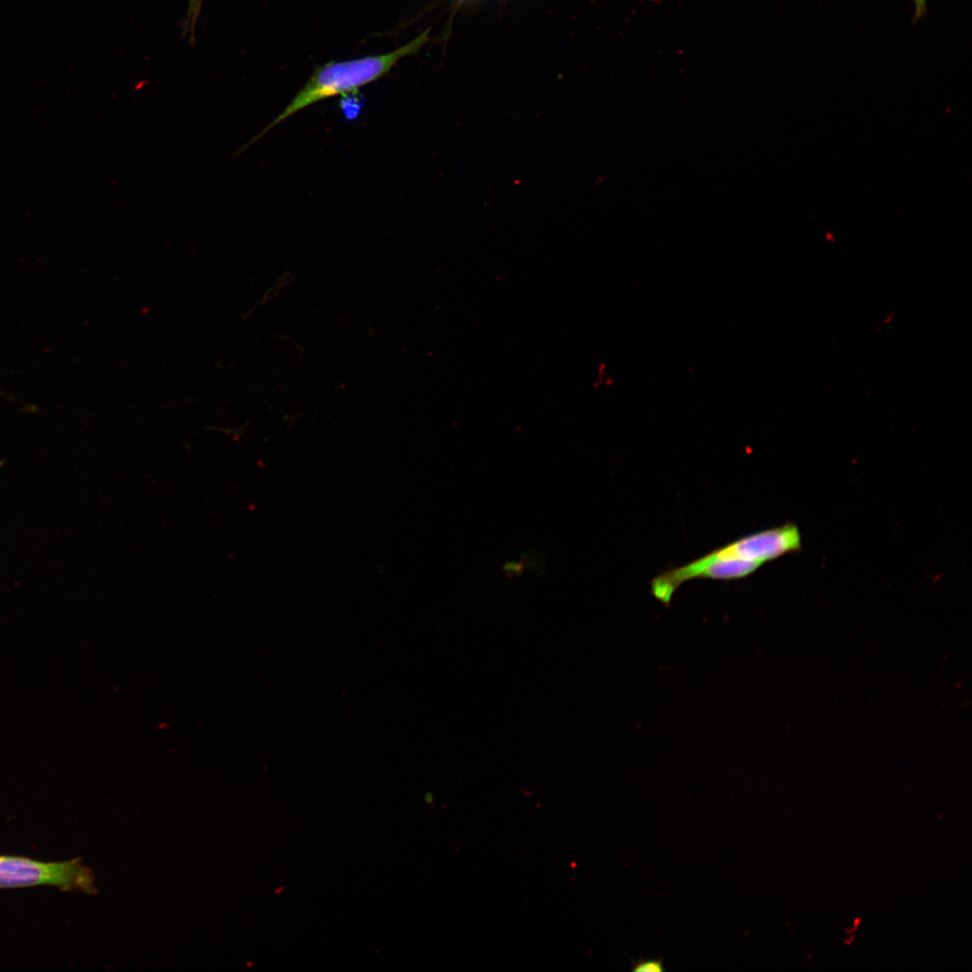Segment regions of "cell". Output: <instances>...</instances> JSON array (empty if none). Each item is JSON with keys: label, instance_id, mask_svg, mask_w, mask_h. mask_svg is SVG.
<instances>
[{"label": "cell", "instance_id": "obj_1", "mask_svg": "<svg viewBox=\"0 0 972 972\" xmlns=\"http://www.w3.org/2000/svg\"><path fill=\"white\" fill-rule=\"evenodd\" d=\"M428 32L429 30H427L406 45L389 53L346 61H332L316 68L284 111L258 134L238 148L232 158L239 157L269 130L304 108L332 96L353 94L360 87L383 76L400 59L417 53L428 40Z\"/></svg>", "mask_w": 972, "mask_h": 972}, {"label": "cell", "instance_id": "obj_2", "mask_svg": "<svg viewBox=\"0 0 972 972\" xmlns=\"http://www.w3.org/2000/svg\"><path fill=\"white\" fill-rule=\"evenodd\" d=\"M53 886L61 891L96 893L94 876L80 858L42 861L25 856L0 855V890Z\"/></svg>", "mask_w": 972, "mask_h": 972}, {"label": "cell", "instance_id": "obj_3", "mask_svg": "<svg viewBox=\"0 0 972 972\" xmlns=\"http://www.w3.org/2000/svg\"><path fill=\"white\" fill-rule=\"evenodd\" d=\"M761 565L742 560L713 557L709 553L682 566L662 572L651 580V594L664 606L670 604L679 587L694 579L738 580L753 573Z\"/></svg>", "mask_w": 972, "mask_h": 972}, {"label": "cell", "instance_id": "obj_4", "mask_svg": "<svg viewBox=\"0 0 972 972\" xmlns=\"http://www.w3.org/2000/svg\"><path fill=\"white\" fill-rule=\"evenodd\" d=\"M633 970L636 972H660L663 970V967L661 960H640L633 968Z\"/></svg>", "mask_w": 972, "mask_h": 972}, {"label": "cell", "instance_id": "obj_5", "mask_svg": "<svg viewBox=\"0 0 972 972\" xmlns=\"http://www.w3.org/2000/svg\"><path fill=\"white\" fill-rule=\"evenodd\" d=\"M927 0H913L914 4V23H916L921 18H922L927 13L926 6Z\"/></svg>", "mask_w": 972, "mask_h": 972}, {"label": "cell", "instance_id": "obj_6", "mask_svg": "<svg viewBox=\"0 0 972 972\" xmlns=\"http://www.w3.org/2000/svg\"><path fill=\"white\" fill-rule=\"evenodd\" d=\"M4 464V461L1 460V461H0V468H1V467H2V466H3Z\"/></svg>", "mask_w": 972, "mask_h": 972}, {"label": "cell", "instance_id": "obj_7", "mask_svg": "<svg viewBox=\"0 0 972 972\" xmlns=\"http://www.w3.org/2000/svg\"><path fill=\"white\" fill-rule=\"evenodd\" d=\"M191 2H192V3H194V4H195V2H196V0H191Z\"/></svg>", "mask_w": 972, "mask_h": 972}]
</instances>
